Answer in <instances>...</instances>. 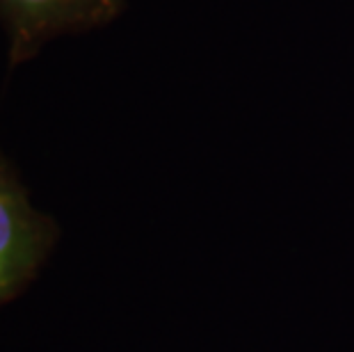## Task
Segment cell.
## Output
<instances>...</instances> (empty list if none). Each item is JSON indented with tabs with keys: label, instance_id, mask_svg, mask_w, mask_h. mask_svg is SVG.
Listing matches in <instances>:
<instances>
[{
	"label": "cell",
	"instance_id": "7a4b0ae2",
	"mask_svg": "<svg viewBox=\"0 0 354 352\" xmlns=\"http://www.w3.org/2000/svg\"><path fill=\"white\" fill-rule=\"evenodd\" d=\"M124 0H0V21L10 35V62L32 57L50 37L108 24Z\"/></svg>",
	"mask_w": 354,
	"mask_h": 352
},
{
	"label": "cell",
	"instance_id": "6da1fadb",
	"mask_svg": "<svg viewBox=\"0 0 354 352\" xmlns=\"http://www.w3.org/2000/svg\"><path fill=\"white\" fill-rule=\"evenodd\" d=\"M57 238V224L35 211L14 165L0 151V306L37 279Z\"/></svg>",
	"mask_w": 354,
	"mask_h": 352
}]
</instances>
